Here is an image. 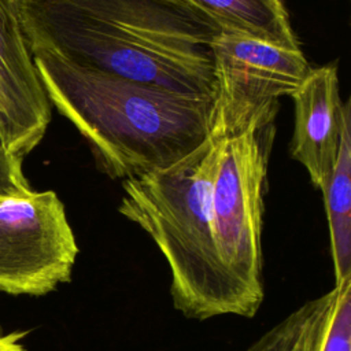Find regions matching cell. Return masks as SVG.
<instances>
[{"label":"cell","instance_id":"obj_7","mask_svg":"<svg viewBox=\"0 0 351 351\" xmlns=\"http://www.w3.org/2000/svg\"><path fill=\"white\" fill-rule=\"evenodd\" d=\"M51 103L19 22L16 0H0V138L23 159L43 140Z\"/></svg>","mask_w":351,"mask_h":351},{"label":"cell","instance_id":"obj_11","mask_svg":"<svg viewBox=\"0 0 351 351\" xmlns=\"http://www.w3.org/2000/svg\"><path fill=\"white\" fill-rule=\"evenodd\" d=\"M329 228L335 285L351 278V111L346 112L335 166L321 188Z\"/></svg>","mask_w":351,"mask_h":351},{"label":"cell","instance_id":"obj_5","mask_svg":"<svg viewBox=\"0 0 351 351\" xmlns=\"http://www.w3.org/2000/svg\"><path fill=\"white\" fill-rule=\"evenodd\" d=\"M265 130L225 138L211 193L214 237L219 254L261 307L263 291V191L267 171Z\"/></svg>","mask_w":351,"mask_h":351},{"label":"cell","instance_id":"obj_8","mask_svg":"<svg viewBox=\"0 0 351 351\" xmlns=\"http://www.w3.org/2000/svg\"><path fill=\"white\" fill-rule=\"evenodd\" d=\"M295 106V128L291 155L321 189L335 166L340 134L350 100L341 103L336 64L310 69L291 95Z\"/></svg>","mask_w":351,"mask_h":351},{"label":"cell","instance_id":"obj_2","mask_svg":"<svg viewBox=\"0 0 351 351\" xmlns=\"http://www.w3.org/2000/svg\"><path fill=\"white\" fill-rule=\"evenodd\" d=\"M30 53L49 103L85 137L97 166L112 178L165 169L211 133L213 100L82 69L47 49Z\"/></svg>","mask_w":351,"mask_h":351},{"label":"cell","instance_id":"obj_10","mask_svg":"<svg viewBox=\"0 0 351 351\" xmlns=\"http://www.w3.org/2000/svg\"><path fill=\"white\" fill-rule=\"evenodd\" d=\"M221 30L243 34L277 47L300 49L282 0H188Z\"/></svg>","mask_w":351,"mask_h":351},{"label":"cell","instance_id":"obj_4","mask_svg":"<svg viewBox=\"0 0 351 351\" xmlns=\"http://www.w3.org/2000/svg\"><path fill=\"white\" fill-rule=\"evenodd\" d=\"M214 106L211 132L225 138L265 130L278 99L291 96L310 66L302 49H289L221 30L213 44Z\"/></svg>","mask_w":351,"mask_h":351},{"label":"cell","instance_id":"obj_1","mask_svg":"<svg viewBox=\"0 0 351 351\" xmlns=\"http://www.w3.org/2000/svg\"><path fill=\"white\" fill-rule=\"evenodd\" d=\"M16 10L29 51L214 101L221 27L188 0H16Z\"/></svg>","mask_w":351,"mask_h":351},{"label":"cell","instance_id":"obj_3","mask_svg":"<svg viewBox=\"0 0 351 351\" xmlns=\"http://www.w3.org/2000/svg\"><path fill=\"white\" fill-rule=\"evenodd\" d=\"M225 137L208 138L181 160L122 180L118 211L163 254L173 306L186 318H252L259 306L223 262L213 230L211 193Z\"/></svg>","mask_w":351,"mask_h":351},{"label":"cell","instance_id":"obj_6","mask_svg":"<svg viewBox=\"0 0 351 351\" xmlns=\"http://www.w3.org/2000/svg\"><path fill=\"white\" fill-rule=\"evenodd\" d=\"M78 245L53 191L0 199V291L43 296L69 282Z\"/></svg>","mask_w":351,"mask_h":351},{"label":"cell","instance_id":"obj_12","mask_svg":"<svg viewBox=\"0 0 351 351\" xmlns=\"http://www.w3.org/2000/svg\"><path fill=\"white\" fill-rule=\"evenodd\" d=\"M32 192L22 171V159L11 154L0 138V199L21 197Z\"/></svg>","mask_w":351,"mask_h":351},{"label":"cell","instance_id":"obj_13","mask_svg":"<svg viewBox=\"0 0 351 351\" xmlns=\"http://www.w3.org/2000/svg\"><path fill=\"white\" fill-rule=\"evenodd\" d=\"M27 332L3 333L0 328V351H23L22 339Z\"/></svg>","mask_w":351,"mask_h":351},{"label":"cell","instance_id":"obj_9","mask_svg":"<svg viewBox=\"0 0 351 351\" xmlns=\"http://www.w3.org/2000/svg\"><path fill=\"white\" fill-rule=\"evenodd\" d=\"M244 351H351V278L303 303Z\"/></svg>","mask_w":351,"mask_h":351}]
</instances>
